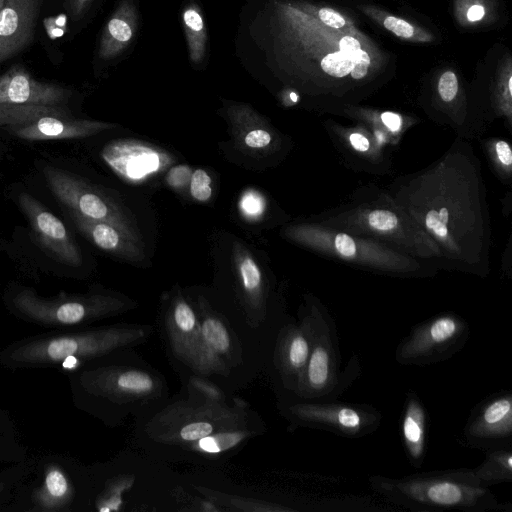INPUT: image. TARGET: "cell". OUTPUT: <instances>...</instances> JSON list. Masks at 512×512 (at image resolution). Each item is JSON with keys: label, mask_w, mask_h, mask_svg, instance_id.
<instances>
[{"label": "cell", "mask_w": 512, "mask_h": 512, "mask_svg": "<svg viewBox=\"0 0 512 512\" xmlns=\"http://www.w3.org/2000/svg\"><path fill=\"white\" fill-rule=\"evenodd\" d=\"M90 0H69V10L73 18H78L85 11Z\"/></svg>", "instance_id": "cell-41"}, {"label": "cell", "mask_w": 512, "mask_h": 512, "mask_svg": "<svg viewBox=\"0 0 512 512\" xmlns=\"http://www.w3.org/2000/svg\"><path fill=\"white\" fill-rule=\"evenodd\" d=\"M244 141L251 148H263L271 142V135L265 130L256 129L250 131Z\"/></svg>", "instance_id": "cell-39"}, {"label": "cell", "mask_w": 512, "mask_h": 512, "mask_svg": "<svg viewBox=\"0 0 512 512\" xmlns=\"http://www.w3.org/2000/svg\"><path fill=\"white\" fill-rule=\"evenodd\" d=\"M286 236L319 255L379 275L400 278L435 276L439 269L382 242L343 232L311 220L289 226Z\"/></svg>", "instance_id": "cell-8"}, {"label": "cell", "mask_w": 512, "mask_h": 512, "mask_svg": "<svg viewBox=\"0 0 512 512\" xmlns=\"http://www.w3.org/2000/svg\"><path fill=\"white\" fill-rule=\"evenodd\" d=\"M194 308L199 321L198 346L187 369L178 375L206 377L234 394L264 372L266 359L223 312L202 301Z\"/></svg>", "instance_id": "cell-7"}, {"label": "cell", "mask_w": 512, "mask_h": 512, "mask_svg": "<svg viewBox=\"0 0 512 512\" xmlns=\"http://www.w3.org/2000/svg\"><path fill=\"white\" fill-rule=\"evenodd\" d=\"M470 337L468 322L446 311L414 325L398 343L395 360L401 365L426 366L446 361L457 354Z\"/></svg>", "instance_id": "cell-13"}, {"label": "cell", "mask_w": 512, "mask_h": 512, "mask_svg": "<svg viewBox=\"0 0 512 512\" xmlns=\"http://www.w3.org/2000/svg\"><path fill=\"white\" fill-rule=\"evenodd\" d=\"M311 221L382 242L443 269L436 244L386 188L375 184L358 187L343 203L313 216Z\"/></svg>", "instance_id": "cell-4"}, {"label": "cell", "mask_w": 512, "mask_h": 512, "mask_svg": "<svg viewBox=\"0 0 512 512\" xmlns=\"http://www.w3.org/2000/svg\"><path fill=\"white\" fill-rule=\"evenodd\" d=\"M339 113L365 126L384 146L392 145L394 140L398 141L400 135L416 123L415 118L400 113L352 104H345Z\"/></svg>", "instance_id": "cell-26"}, {"label": "cell", "mask_w": 512, "mask_h": 512, "mask_svg": "<svg viewBox=\"0 0 512 512\" xmlns=\"http://www.w3.org/2000/svg\"><path fill=\"white\" fill-rule=\"evenodd\" d=\"M386 189L438 247L443 269L490 273L492 227L482 166L470 141L456 137L428 166Z\"/></svg>", "instance_id": "cell-1"}, {"label": "cell", "mask_w": 512, "mask_h": 512, "mask_svg": "<svg viewBox=\"0 0 512 512\" xmlns=\"http://www.w3.org/2000/svg\"><path fill=\"white\" fill-rule=\"evenodd\" d=\"M310 346L303 318L299 315L297 320L286 317L275 336L264 370L277 399L295 397L307 366Z\"/></svg>", "instance_id": "cell-14"}, {"label": "cell", "mask_w": 512, "mask_h": 512, "mask_svg": "<svg viewBox=\"0 0 512 512\" xmlns=\"http://www.w3.org/2000/svg\"><path fill=\"white\" fill-rule=\"evenodd\" d=\"M399 434L409 464L421 468L427 453L428 414L419 395L413 390L405 394Z\"/></svg>", "instance_id": "cell-23"}, {"label": "cell", "mask_w": 512, "mask_h": 512, "mask_svg": "<svg viewBox=\"0 0 512 512\" xmlns=\"http://www.w3.org/2000/svg\"><path fill=\"white\" fill-rule=\"evenodd\" d=\"M454 17L462 27L488 25L496 15L493 0H454Z\"/></svg>", "instance_id": "cell-32"}, {"label": "cell", "mask_w": 512, "mask_h": 512, "mask_svg": "<svg viewBox=\"0 0 512 512\" xmlns=\"http://www.w3.org/2000/svg\"><path fill=\"white\" fill-rule=\"evenodd\" d=\"M188 176H189V168L188 167L181 166L180 175H179V170H178V166H177L170 171V173L168 175V181H169L170 185H172V186H175V187L181 186L187 181Z\"/></svg>", "instance_id": "cell-40"}, {"label": "cell", "mask_w": 512, "mask_h": 512, "mask_svg": "<svg viewBox=\"0 0 512 512\" xmlns=\"http://www.w3.org/2000/svg\"><path fill=\"white\" fill-rule=\"evenodd\" d=\"M265 432L262 417L240 398L219 403L182 392L136 419L133 440L145 455L165 464L213 466Z\"/></svg>", "instance_id": "cell-2"}, {"label": "cell", "mask_w": 512, "mask_h": 512, "mask_svg": "<svg viewBox=\"0 0 512 512\" xmlns=\"http://www.w3.org/2000/svg\"><path fill=\"white\" fill-rule=\"evenodd\" d=\"M489 122L502 119L511 130L512 125V60L510 56L502 59L491 87Z\"/></svg>", "instance_id": "cell-29"}, {"label": "cell", "mask_w": 512, "mask_h": 512, "mask_svg": "<svg viewBox=\"0 0 512 512\" xmlns=\"http://www.w3.org/2000/svg\"><path fill=\"white\" fill-rule=\"evenodd\" d=\"M18 201L41 246L61 263L80 266L81 252L61 220L27 192L20 193Z\"/></svg>", "instance_id": "cell-20"}, {"label": "cell", "mask_w": 512, "mask_h": 512, "mask_svg": "<svg viewBox=\"0 0 512 512\" xmlns=\"http://www.w3.org/2000/svg\"><path fill=\"white\" fill-rule=\"evenodd\" d=\"M462 434L465 443L474 449L512 446V391L495 392L477 403Z\"/></svg>", "instance_id": "cell-16"}, {"label": "cell", "mask_w": 512, "mask_h": 512, "mask_svg": "<svg viewBox=\"0 0 512 512\" xmlns=\"http://www.w3.org/2000/svg\"><path fill=\"white\" fill-rule=\"evenodd\" d=\"M43 0H5L0 10V63L24 50L34 39Z\"/></svg>", "instance_id": "cell-21"}, {"label": "cell", "mask_w": 512, "mask_h": 512, "mask_svg": "<svg viewBox=\"0 0 512 512\" xmlns=\"http://www.w3.org/2000/svg\"><path fill=\"white\" fill-rule=\"evenodd\" d=\"M331 141L350 168L369 173L386 174L391 170V158L373 133L365 126H343L335 122L324 124Z\"/></svg>", "instance_id": "cell-19"}, {"label": "cell", "mask_w": 512, "mask_h": 512, "mask_svg": "<svg viewBox=\"0 0 512 512\" xmlns=\"http://www.w3.org/2000/svg\"><path fill=\"white\" fill-rule=\"evenodd\" d=\"M482 147L492 170L504 184L512 180V148L506 139L487 138L482 141Z\"/></svg>", "instance_id": "cell-33"}, {"label": "cell", "mask_w": 512, "mask_h": 512, "mask_svg": "<svg viewBox=\"0 0 512 512\" xmlns=\"http://www.w3.org/2000/svg\"><path fill=\"white\" fill-rule=\"evenodd\" d=\"M359 10L401 40L413 43H431L435 40L434 35L423 27L375 6L360 5Z\"/></svg>", "instance_id": "cell-28"}, {"label": "cell", "mask_w": 512, "mask_h": 512, "mask_svg": "<svg viewBox=\"0 0 512 512\" xmlns=\"http://www.w3.org/2000/svg\"><path fill=\"white\" fill-rule=\"evenodd\" d=\"M135 15L127 2L113 14L104 29L99 48V56L110 59L118 55L134 35Z\"/></svg>", "instance_id": "cell-27"}, {"label": "cell", "mask_w": 512, "mask_h": 512, "mask_svg": "<svg viewBox=\"0 0 512 512\" xmlns=\"http://www.w3.org/2000/svg\"><path fill=\"white\" fill-rule=\"evenodd\" d=\"M45 116L71 118L62 106L0 103V127L6 130L28 125Z\"/></svg>", "instance_id": "cell-31"}, {"label": "cell", "mask_w": 512, "mask_h": 512, "mask_svg": "<svg viewBox=\"0 0 512 512\" xmlns=\"http://www.w3.org/2000/svg\"><path fill=\"white\" fill-rule=\"evenodd\" d=\"M43 173L50 190L66 208L85 218L121 227L114 206L86 182L52 166H45Z\"/></svg>", "instance_id": "cell-18"}, {"label": "cell", "mask_w": 512, "mask_h": 512, "mask_svg": "<svg viewBox=\"0 0 512 512\" xmlns=\"http://www.w3.org/2000/svg\"><path fill=\"white\" fill-rule=\"evenodd\" d=\"M86 372V390L95 410L112 426L134 421L170 397L165 376L134 349L94 359Z\"/></svg>", "instance_id": "cell-5"}, {"label": "cell", "mask_w": 512, "mask_h": 512, "mask_svg": "<svg viewBox=\"0 0 512 512\" xmlns=\"http://www.w3.org/2000/svg\"><path fill=\"white\" fill-rule=\"evenodd\" d=\"M280 414L294 428L323 430L342 437L361 438L374 433L383 415L373 405L335 400L277 399Z\"/></svg>", "instance_id": "cell-12"}, {"label": "cell", "mask_w": 512, "mask_h": 512, "mask_svg": "<svg viewBox=\"0 0 512 512\" xmlns=\"http://www.w3.org/2000/svg\"><path fill=\"white\" fill-rule=\"evenodd\" d=\"M183 22L190 57L194 63H198L204 56L206 42L205 26L199 10L188 7L183 13Z\"/></svg>", "instance_id": "cell-35"}, {"label": "cell", "mask_w": 512, "mask_h": 512, "mask_svg": "<svg viewBox=\"0 0 512 512\" xmlns=\"http://www.w3.org/2000/svg\"><path fill=\"white\" fill-rule=\"evenodd\" d=\"M211 178L205 170L197 169L190 179L191 195L198 201H206L212 194Z\"/></svg>", "instance_id": "cell-38"}, {"label": "cell", "mask_w": 512, "mask_h": 512, "mask_svg": "<svg viewBox=\"0 0 512 512\" xmlns=\"http://www.w3.org/2000/svg\"><path fill=\"white\" fill-rule=\"evenodd\" d=\"M4 1H5V0H0V10H1V8H2V5H3Z\"/></svg>", "instance_id": "cell-42"}, {"label": "cell", "mask_w": 512, "mask_h": 512, "mask_svg": "<svg viewBox=\"0 0 512 512\" xmlns=\"http://www.w3.org/2000/svg\"><path fill=\"white\" fill-rule=\"evenodd\" d=\"M43 488L48 503L62 502L70 489L67 479L58 469H52L47 473Z\"/></svg>", "instance_id": "cell-37"}, {"label": "cell", "mask_w": 512, "mask_h": 512, "mask_svg": "<svg viewBox=\"0 0 512 512\" xmlns=\"http://www.w3.org/2000/svg\"><path fill=\"white\" fill-rule=\"evenodd\" d=\"M277 10L288 64L311 95L346 100L384 67L386 54L356 25L327 27L308 2H281Z\"/></svg>", "instance_id": "cell-3"}, {"label": "cell", "mask_w": 512, "mask_h": 512, "mask_svg": "<svg viewBox=\"0 0 512 512\" xmlns=\"http://www.w3.org/2000/svg\"><path fill=\"white\" fill-rule=\"evenodd\" d=\"M107 127V124L95 121L45 116L28 125L11 128L8 132L28 141L63 140L85 137Z\"/></svg>", "instance_id": "cell-25"}, {"label": "cell", "mask_w": 512, "mask_h": 512, "mask_svg": "<svg viewBox=\"0 0 512 512\" xmlns=\"http://www.w3.org/2000/svg\"><path fill=\"white\" fill-rule=\"evenodd\" d=\"M368 483L389 503L411 511H511L478 481L470 468L417 472L397 478L371 475Z\"/></svg>", "instance_id": "cell-6"}, {"label": "cell", "mask_w": 512, "mask_h": 512, "mask_svg": "<svg viewBox=\"0 0 512 512\" xmlns=\"http://www.w3.org/2000/svg\"><path fill=\"white\" fill-rule=\"evenodd\" d=\"M158 329L170 363L178 374L184 372L198 346L199 321L195 308L177 297L162 311Z\"/></svg>", "instance_id": "cell-17"}, {"label": "cell", "mask_w": 512, "mask_h": 512, "mask_svg": "<svg viewBox=\"0 0 512 512\" xmlns=\"http://www.w3.org/2000/svg\"><path fill=\"white\" fill-rule=\"evenodd\" d=\"M180 379L183 386L182 392L189 396L219 403H232L238 398L210 379L197 374L183 375Z\"/></svg>", "instance_id": "cell-34"}, {"label": "cell", "mask_w": 512, "mask_h": 512, "mask_svg": "<svg viewBox=\"0 0 512 512\" xmlns=\"http://www.w3.org/2000/svg\"><path fill=\"white\" fill-rule=\"evenodd\" d=\"M14 302L21 311L34 319L68 325L114 316L135 307L131 301L100 295L68 301H47L29 290L19 293Z\"/></svg>", "instance_id": "cell-15"}, {"label": "cell", "mask_w": 512, "mask_h": 512, "mask_svg": "<svg viewBox=\"0 0 512 512\" xmlns=\"http://www.w3.org/2000/svg\"><path fill=\"white\" fill-rule=\"evenodd\" d=\"M70 94L65 87L34 79L21 65L0 76V103L61 106Z\"/></svg>", "instance_id": "cell-22"}, {"label": "cell", "mask_w": 512, "mask_h": 512, "mask_svg": "<svg viewBox=\"0 0 512 512\" xmlns=\"http://www.w3.org/2000/svg\"><path fill=\"white\" fill-rule=\"evenodd\" d=\"M149 324H115L72 335L41 339L24 344L13 352L15 361L45 363L69 357L94 360L107 354L134 349L150 339Z\"/></svg>", "instance_id": "cell-11"}, {"label": "cell", "mask_w": 512, "mask_h": 512, "mask_svg": "<svg viewBox=\"0 0 512 512\" xmlns=\"http://www.w3.org/2000/svg\"><path fill=\"white\" fill-rule=\"evenodd\" d=\"M180 476L165 463L144 453L128 452L112 463L101 511H182L181 505L197 504Z\"/></svg>", "instance_id": "cell-9"}, {"label": "cell", "mask_w": 512, "mask_h": 512, "mask_svg": "<svg viewBox=\"0 0 512 512\" xmlns=\"http://www.w3.org/2000/svg\"><path fill=\"white\" fill-rule=\"evenodd\" d=\"M104 161L121 177L140 180L158 171L164 157L156 150L124 141L112 142L102 151Z\"/></svg>", "instance_id": "cell-24"}, {"label": "cell", "mask_w": 512, "mask_h": 512, "mask_svg": "<svg viewBox=\"0 0 512 512\" xmlns=\"http://www.w3.org/2000/svg\"><path fill=\"white\" fill-rule=\"evenodd\" d=\"M474 474L485 487L512 481V446L488 449Z\"/></svg>", "instance_id": "cell-30"}, {"label": "cell", "mask_w": 512, "mask_h": 512, "mask_svg": "<svg viewBox=\"0 0 512 512\" xmlns=\"http://www.w3.org/2000/svg\"><path fill=\"white\" fill-rule=\"evenodd\" d=\"M310 335L307 366L294 398L305 400H335L360 376L357 354L341 369V352L337 326L325 305L315 296L306 295L298 310Z\"/></svg>", "instance_id": "cell-10"}, {"label": "cell", "mask_w": 512, "mask_h": 512, "mask_svg": "<svg viewBox=\"0 0 512 512\" xmlns=\"http://www.w3.org/2000/svg\"><path fill=\"white\" fill-rule=\"evenodd\" d=\"M309 6L315 17L327 27L337 30H346L356 25L350 17L332 7L318 6L311 3H309Z\"/></svg>", "instance_id": "cell-36"}]
</instances>
